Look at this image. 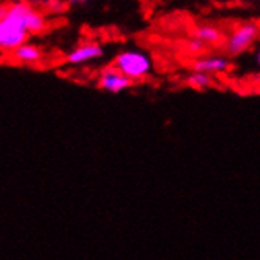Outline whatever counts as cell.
<instances>
[{
  "label": "cell",
  "instance_id": "3",
  "mask_svg": "<svg viewBox=\"0 0 260 260\" xmlns=\"http://www.w3.org/2000/svg\"><path fill=\"white\" fill-rule=\"evenodd\" d=\"M260 38V25L254 21H244L235 24L225 35L224 49L227 55H241L249 51Z\"/></svg>",
  "mask_w": 260,
  "mask_h": 260
},
{
  "label": "cell",
  "instance_id": "5",
  "mask_svg": "<svg viewBox=\"0 0 260 260\" xmlns=\"http://www.w3.org/2000/svg\"><path fill=\"white\" fill-rule=\"evenodd\" d=\"M104 55L103 46L95 41H85L67 55V62L70 65H85L88 62H95Z\"/></svg>",
  "mask_w": 260,
  "mask_h": 260
},
{
  "label": "cell",
  "instance_id": "1",
  "mask_svg": "<svg viewBox=\"0 0 260 260\" xmlns=\"http://www.w3.org/2000/svg\"><path fill=\"white\" fill-rule=\"evenodd\" d=\"M28 2H16L8 5V11L0 19V52L11 54L19 46L27 43L28 32L24 25V14Z\"/></svg>",
  "mask_w": 260,
  "mask_h": 260
},
{
  "label": "cell",
  "instance_id": "16",
  "mask_svg": "<svg viewBox=\"0 0 260 260\" xmlns=\"http://www.w3.org/2000/svg\"><path fill=\"white\" fill-rule=\"evenodd\" d=\"M18 2H28V0H18Z\"/></svg>",
  "mask_w": 260,
  "mask_h": 260
},
{
  "label": "cell",
  "instance_id": "11",
  "mask_svg": "<svg viewBox=\"0 0 260 260\" xmlns=\"http://www.w3.org/2000/svg\"><path fill=\"white\" fill-rule=\"evenodd\" d=\"M205 49H207V46H205L202 41H199V40H196V38H192V37L186 41V51H188L191 55L201 57V54H202Z\"/></svg>",
  "mask_w": 260,
  "mask_h": 260
},
{
  "label": "cell",
  "instance_id": "14",
  "mask_svg": "<svg viewBox=\"0 0 260 260\" xmlns=\"http://www.w3.org/2000/svg\"><path fill=\"white\" fill-rule=\"evenodd\" d=\"M8 11V5H0V19H2Z\"/></svg>",
  "mask_w": 260,
  "mask_h": 260
},
{
  "label": "cell",
  "instance_id": "6",
  "mask_svg": "<svg viewBox=\"0 0 260 260\" xmlns=\"http://www.w3.org/2000/svg\"><path fill=\"white\" fill-rule=\"evenodd\" d=\"M192 71H201V73H207V74H224L225 71H229L231 68V62H229L227 55H201L196 57L192 60Z\"/></svg>",
  "mask_w": 260,
  "mask_h": 260
},
{
  "label": "cell",
  "instance_id": "4",
  "mask_svg": "<svg viewBox=\"0 0 260 260\" xmlns=\"http://www.w3.org/2000/svg\"><path fill=\"white\" fill-rule=\"evenodd\" d=\"M96 85L103 91L117 95V93H121V91L129 90L134 85V82L129 78H126L121 71H118L114 65H109V67H104L100 71Z\"/></svg>",
  "mask_w": 260,
  "mask_h": 260
},
{
  "label": "cell",
  "instance_id": "10",
  "mask_svg": "<svg viewBox=\"0 0 260 260\" xmlns=\"http://www.w3.org/2000/svg\"><path fill=\"white\" fill-rule=\"evenodd\" d=\"M186 85L194 90H207L215 85V76L201 71H191L186 76Z\"/></svg>",
  "mask_w": 260,
  "mask_h": 260
},
{
  "label": "cell",
  "instance_id": "2",
  "mask_svg": "<svg viewBox=\"0 0 260 260\" xmlns=\"http://www.w3.org/2000/svg\"><path fill=\"white\" fill-rule=\"evenodd\" d=\"M112 65L133 82L147 79L153 71L151 57L141 49H125L115 55Z\"/></svg>",
  "mask_w": 260,
  "mask_h": 260
},
{
  "label": "cell",
  "instance_id": "8",
  "mask_svg": "<svg viewBox=\"0 0 260 260\" xmlns=\"http://www.w3.org/2000/svg\"><path fill=\"white\" fill-rule=\"evenodd\" d=\"M10 55L14 62L19 63V65H38L43 60L41 49L38 48V46L30 44V43L19 46V48L16 51H13Z\"/></svg>",
  "mask_w": 260,
  "mask_h": 260
},
{
  "label": "cell",
  "instance_id": "13",
  "mask_svg": "<svg viewBox=\"0 0 260 260\" xmlns=\"http://www.w3.org/2000/svg\"><path fill=\"white\" fill-rule=\"evenodd\" d=\"M87 2V0H68L70 5H74V7H81Z\"/></svg>",
  "mask_w": 260,
  "mask_h": 260
},
{
  "label": "cell",
  "instance_id": "15",
  "mask_svg": "<svg viewBox=\"0 0 260 260\" xmlns=\"http://www.w3.org/2000/svg\"><path fill=\"white\" fill-rule=\"evenodd\" d=\"M255 62H257V65L260 67V49L255 52Z\"/></svg>",
  "mask_w": 260,
  "mask_h": 260
},
{
  "label": "cell",
  "instance_id": "9",
  "mask_svg": "<svg viewBox=\"0 0 260 260\" xmlns=\"http://www.w3.org/2000/svg\"><path fill=\"white\" fill-rule=\"evenodd\" d=\"M24 25L27 28V32L30 35L35 34H41L48 28V19L44 18V14L41 11H38L37 8H34L28 4L25 14H24Z\"/></svg>",
  "mask_w": 260,
  "mask_h": 260
},
{
  "label": "cell",
  "instance_id": "12",
  "mask_svg": "<svg viewBox=\"0 0 260 260\" xmlns=\"http://www.w3.org/2000/svg\"><path fill=\"white\" fill-rule=\"evenodd\" d=\"M48 8L51 13H63L65 8H67V4L63 2V0H48Z\"/></svg>",
  "mask_w": 260,
  "mask_h": 260
},
{
  "label": "cell",
  "instance_id": "7",
  "mask_svg": "<svg viewBox=\"0 0 260 260\" xmlns=\"http://www.w3.org/2000/svg\"><path fill=\"white\" fill-rule=\"evenodd\" d=\"M192 38L202 41L207 48L208 46H218L224 44L225 34L218 27L213 24H199L192 28Z\"/></svg>",
  "mask_w": 260,
  "mask_h": 260
}]
</instances>
